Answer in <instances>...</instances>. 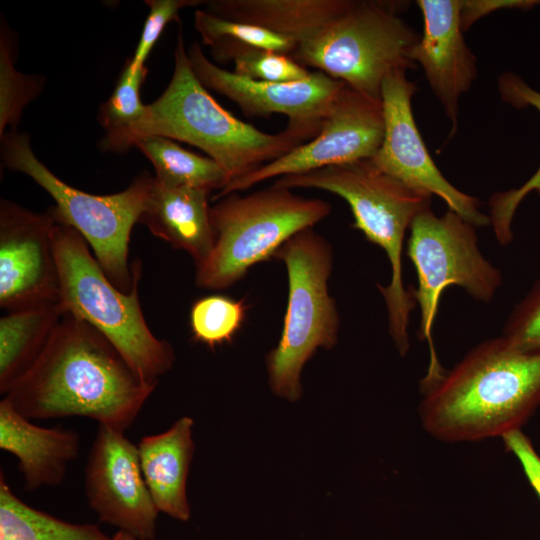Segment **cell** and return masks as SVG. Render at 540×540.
<instances>
[{"instance_id":"9c48e42d","label":"cell","mask_w":540,"mask_h":540,"mask_svg":"<svg viewBox=\"0 0 540 540\" xmlns=\"http://www.w3.org/2000/svg\"><path fill=\"white\" fill-rule=\"evenodd\" d=\"M396 4L350 0L346 9L291 57L372 98L391 71L413 69L409 58L420 36L397 15Z\"/></svg>"},{"instance_id":"836d02e7","label":"cell","mask_w":540,"mask_h":540,"mask_svg":"<svg viewBox=\"0 0 540 540\" xmlns=\"http://www.w3.org/2000/svg\"><path fill=\"white\" fill-rule=\"evenodd\" d=\"M110 540H139V539L130 533L118 530L112 537H110Z\"/></svg>"},{"instance_id":"52a82bcc","label":"cell","mask_w":540,"mask_h":540,"mask_svg":"<svg viewBox=\"0 0 540 540\" xmlns=\"http://www.w3.org/2000/svg\"><path fill=\"white\" fill-rule=\"evenodd\" d=\"M1 158L11 170L33 179L53 198L49 209L55 221L75 229L92 248L108 279L122 292L133 286L129 266V240L132 228L144 209L153 177L144 172L123 191L94 195L74 188L56 177L35 156L26 133L1 136Z\"/></svg>"},{"instance_id":"cb8c5ba5","label":"cell","mask_w":540,"mask_h":540,"mask_svg":"<svg viewBox=\"0 0 540 540\" xmlns=\"http://www.w3.org/2000/svg\"><path fill=\"white\" fill-rule=\"evenodd\" d=\"M498 89L502 101L518 109L533 107L540 113V92L530 87L520 76L504 73L498 78ZM531 191L540 194V166L520 188L500 192L491 197L490 223L494 227L497 240L502 245L511 242L514 213L523 198Z\"/></svg>"},{"instance_id":"83f0119b","label":"cell","mask_w":540,"mask_h":540,"mask_svg":"<svg viewBox=\"0 0 540 540\" xmlns=\"http://www.w3.org/2000/svg\"><path fill=\"white\" fill-rule=\"evenodd\" d=\"M194 26L204 45L219 39H228L253 47L292 55L298 43L256 25L216 16L206 10L194 14Z\"/></svg>"},{"instance_id":"5bb4252c","label":"cell","mask_w":540,"mask_h":540,"mask_svg":"<svg viewBox=\"0 0 540 540\" xmlns=\"http://www.w3.org/2000/svg\"><path fill=\"white\" fill-rule=\"evenodd\" d=\"M55 219L12 201L0 202V306L8 312L59 302L53 248Z\"/></svg>"},{"instance_id":"d6a6232c","label":"cell","mask_w":540,"mask_h":540,"mask_svg":"<svg viewBox=\"0 0 540 540\" xmlns=\"http://www.w3.org/2000/svg\"><path fill=\"white\" fill-rule=\"evenodd\" d=\"M540 4L537 0H471L462 1L461 24L463 31L467 30L482 16L502 8L530 9Z\"/></svg>"},{"instance_id":"e0dca14e","label":"cell","mask_w":540,"mask_h":540,"mask_svg":"<svg viewBox=\"0 0 540 540\" xmlns=\"http://www.w3.org/2000/svg\"><path fill=\"white\" fill-rule=\"evenodd\" d=\"M0 448L14 455L28 491L55 487L64 480L80 450L71 429L46 428L18 413L6 398L0 401Z\"/></svg>"},{"instance_id":"7402d4cb","label":"cell","mask_w":540,"mask_h":540,"mask_svg":"<svg viewBox=\"0 0 540 540\" xmlns=\"http://www.w3.org/2000/svg\"><path fill=\"white\" fill-rule=\"evenodd\" d=\"M0 540H110L94 524L70 523L19 499L0 472Z\"/></svg>"},{"instance_id":"4fadbf2b","label":"cell","mask_w":540,"mask_h":540,"mask_svg":"<svg viewBox=\"0 0 540 540\" xmlns=\"http://www.w3.org/2000/svg\"><path fill=\"white\" fill-rule=\"evenodd\" d=\"M90 508L100 521L154 540L158 509L144 480L137 445L124 432L98 424L84 471Z\"/></svg>"},{"instance_id":"f1b7e54d","label":"cell","mask_w":540,"mask_h":540,"mask_svg":"<svg viewBox=\"0 0 540 540\" xmlns=\"http://www.w3.org/2000/svg\"><path fill=\"white\" fill-rule=\"evenodd\" d=\"M43 79L18 72L11 43L4 28L0 37V136L7 126L15 127L25 106L41 91Z\"/></svg>"},{"instance_id":"7a4b0ae2","label":"cell","mask_w":540,"mask_h":540,"mask_svg":"<svg viewBox=\"0 0 540 540\" xmlns=\"http://www.w3.org/2000/svg\"><path fill=\"white\" fill-rule=\"evenodd\" d=\"M424 430L446 443L476 442L521 430L540 406V352L505 338L486 340L422 390Z\"/></svg>"},{"instance_id":"5b68a950","label":"cell","mask_w":540,"mask_h":540,"mask_svg":"<svg viewBox=\"0 0 540 540\" xmlns=\"http://www.w3.org/2000/svg\"><path fill=\"white\" fill-rule=\"evenodd\" d=\"M53 248L59 274V302L93 326L117 349L134 373L157 386L173 366L174 351L148 327L139 301L141 262L132 265L133 286L120 291L106 276L86 240L72 227L55 221Z\"/></svg>"},{"instance_id":"4316f807","label":"cell","mask_w":540,"mask_h":540,"mask_svg":"<svg viewBox=\"0 0 540 540\" xmlns=\"http://www.w3.org/2000/svg\"><path fill=\"white\" fill-rule=\"evenodd\" d=\"M246 311L243 300L223 295L197 299L189 313L192 336L195 341L210 348L229 343L241 328Z\"/></svg>"},{"instance_id":"603a6c76","label":"cell","mask_w":540,"mask_h":540,"mask_svg":"<svg viewBox=\"0 0 540 540\" xmlns=\"http://www.w3.org/2000/svg\"><path fill=\"white\" fill-rule=\"evenodd\" d=\"M135 146L152 163L156 180L166 186H187L210 192L223 190L230 181L216 161L186 150L170 138L149 136L140 139Z\"/></svg>"},{"instance_id":"8fae6325","label":"cell","mask_w":540,"mask_h":540,"mask_svg":"<svg viewBox=\"0 0 540 540\" xmlns=\"http://www.w3.org/2000/svg\"><path fill=\"white\" fill-rule=\"evenodd\" d=\"M383 135L381 99L367 96L344 84L314 138L248 175L231 181L217 194L216 199L268 179L370 159L378 151Z\"/></svg>"},{"instance_id":"1f68e13d","label":"cell","mask_w":540,"mask_h":540,"mask_svg":"<svg viewBox=\"0 0 540 540\" xmlns=\"http://www.w3.org/2000/svg\"><path fill=\"white\" fill-rule=\"evenodd\" d=\"M501 439L505 448L519 461L530 486L540 499V456L531 440L521 430L507 433Z\"/></svg>"},{"instance_id":"ac0fdd59","label":"cell","mask_w":540,"mask_h":540,"mask_svg":"<svg viewBox=\"0 0 540 540\" xmlns=\"http://www.w3.org/2000/svg\"><path fill=\"white\" fill-rule=\"evenodd\" d=\"M209 193L187 186H166L153 177L138 223L155 237L187 252L196 267L208 258L213 247Z\"/></svg>"},{"instance_id":"277c9868","label":"cell","mask_w":540,"mask_h":540,"mask_svg":"<svg viewBox=\"0 0 540 540\" xmlns=\"http://www.w3.org/2000/svg\"><path fill=\"white\" fill-rule=\"evenodd\" d=\"M273 184L289 189L315 188L340 196L350 206L352 226L385 251L391 279L378 289L387 308L389 335L404 356L410 348L408 327L416 303L403 283V241L415 216L430 206L431 196L383 173L370 159L282 176Z\"/></svg>"},{"instance_id":"f546056e","label":"cell","mask_w":540,"mask_h":540,"mask_svg":"<svg viewBox=\"0 0 540 540\" xmlns=\"http://www.w3.org/2000/svg\"><path fill=\"white\" fill-rule=\"evenodd\" d=\"M502 337L526 352H540V278L509 315Z\"/></svg>"},{"instance_id":"6da1fadb","label":"cell","mask_w":540,"mask_h":540,"mask_svg":"<svg viewBox=\"0 0 540 540\" xmlns=\"http://www.w3.org/2000/svg\"><path fill=\"white\" fill-rule=\"evenodd\" d=\"M155 388L134 373L97 329L65 313L4 398L29 420L79 416L124 432Z\"/></svg>"},{"instance_id":"ba28073f","label":"cell","mask_w":540,"mask_h":540,"mask_svg":"<svg viewBox=\"0 0 540 540\" xmlns=\"http://www.w3.org/2000/svg\"><path fill=\"white\" fill-rule=\"evenodd\" d=\"M288 275V302L277 346L267 356L273 392L291 401L302 394L301 372L318 348L331 349L338 340L340 318L328 281L332 247L312 228L305 229L275 254Z\"/></svg>"},{"instance_id":"9a60e30c","label":"cell","mask_w":540,"mask_h":540,"mask_svg":"<svg viewBox=\"0 0 540 540\" xmlns=\"http://www.w3.org/2000/svg\"><path fill=\"white\" fill-rule=\"evenodd\" d=\"M187 54L201 84L229 98L248 117H270L278 113L286 115L290 125L321 127L344 86L320 71L294 82L253 80L211 62L198 43H193Z\"/></svg>"},{"instance_id":"7c38bea8","label":"cell","mask_w":540,"mask_h":540,"mask_svg":"<svg viewBox=\"0 0 540 540\" xmlns=\"http://www.w3.org/2000/svg\"><path fill=\"white\" fill-rule=\"evenodd\" d=\"M416 90L404 68L395 69L384 78L381 86L384 135L370 161L407 186L442 198L450 210L474 226L488 225L490 217L481 212L478 200L453 186L429 154L412 112L411 99Z\"/></svg>"},{"instance_id":"d4e9b609","label":"cell","mask_w":540,"mask_h":540,"mask_svg":"<svg viewBox=\"0 0 540 540\" xmlns=\"http://www.w3.org/2000/svg\"><path fill=\"white\" fill-rule=\"evenodd\" d=\"M147 72L146 67L134 70L126 61L113 93L99 110V122L106 130L102 149L121 152L126 136L145 117L147 105L140 91Z\"/></svg>"},{"instance_id":"8992f818","label":"cell","mask_w":540,"mask_h":540,"mask_svg":"<svg viewBox=\"0 0 540 540\" xmlns=\"http://www.w3.org/2000/svg\"><path fill=\"white\" fill-rule=\"evenodd\" d=\"M330 212L328 202L274 184L245 196L230 193L219 198L210 206L213 247L196 266V285L210 290L231 287L252 266L274 258L285 242Z\"/></svg>"},{"instance_id":"2e32d148","label":"cell","mask_w":540,"mask_h":540,"mask_svg":"<svg viewBox=\"0 0 540 540\" xmlns=\"http://www.w3.org/2000/svg\"><path fill=\"white\" fill-rule=\"evenodd\" d=\"M424 19L423 35L409 58L419 63L446 115L457 125L458 99L476 78L475 57L466 45L461 24L460 0H419Z\"/></svg>"},{"instance_id":"44dd1931","label":"cell","mask_w":540,"mask_h":540,"mask_svg":"<svg viewBox=\"0 0 540 540\" xmlns=\"http://www.w3.org/2000/svg\"><path fill=\"white\" fill-rule=\"evenodd\" d=\"M65 314L60 304L8 312L0 318V392L6 394L38 358Z\"/></svg>"},{"instance_id":"d6986e66","label":"cell","mask_w":540,"mask_h":540,"mask_svg":"<svg viewBox=\"0 0 540 540\" xmlns=\"http://www.w3.org/2000/svg\"><path fill=\"white\" fill-rule=\"evenodd\" d=\"M193 420L184 416L166 431L141 438L137 447L146 485L159 512L186 522L191 511L186 481L193 456Z\"/></svg>"},{"instance_id":"484cf974","label":"cell","mask_w":540,"mask_h":540,"mask_svg":"<svg viewBox=\"0 0 540 540\" xmlns=\"http://www.w3.org/2000/svg\"><path fill=\"white\" fill-rule=\"evenodd\" d=\"M218 62L234 63V73L253 80L267 82H294L307 78L311 71L290 55L261 49L228 39H219L208 45Z\"/></svg>"},{"instance_id":"30bf717a","label":"cell","mask_w":540,"mask_h":540,"mask_svg":"<svg viewBox=\"0 0 540 540\" xmlns=\"http://www.w3.org/2000/svg\"><path fill=\"white\" fill-rule=\"evenodd\" d=\"M477 227L448 209L438 217L427 207L410 225L407 255L415 266L418 286L410 294L420 308L419 338L430 349V364L421 381L425 389L445 373L433 344V324L445 288H463L475 300L489 302L502 284L501 272L481 253Z\"/></svg>"},{"instance_id":"3957f363","label":"cell","mask_w":540,"mask_h":540,"mask_svg":"<svg viewBox=\"0 0 540 540\" xmlns=\"http://www.w3.org/2000/svg\"><path fill=\"white\" fill-rule=\"evenodd\" d=\"M174 60L168 86L147 105L145 117L126 136L121 152L149 136L179 140L216 161L230 183L311 140L321 129L287 124L278 133L261 131L235 117L210 95L192 70L182 35L177 39Z\"/></svg>"},{"instance_id":"4dcf8cb0","label":"cell","mask_w":540,"mask_h":540,"mask_svg":"<svg viewBox=\"0 0 540 540\" xmlns=\"http://www.w3.org/2000/svg\"><path fill=\"white\" fill-rule=\"evenodd\" d=\"M205 2L199 0H146L145 3L150 10L135 53L129 60L131 67L134 70L145 67V61L153 46L159 39L165 26L170 21L178 18L179 10Z\"/></svg>"},{"instance_id":"ffe728a7","label":"cell","mask_w":540,"mask_h":540,"mask_svg":"<svg viewBox=\"0 0 540 540\" xmlns=\"http://www.w3.org/2000/svg\"><path fill=\"white\" fill-rule=\"evenodd\" d=\"M350 0H213L206 11L259 26L298 44L318 34Z\"/></svg>"}]
</instances>
